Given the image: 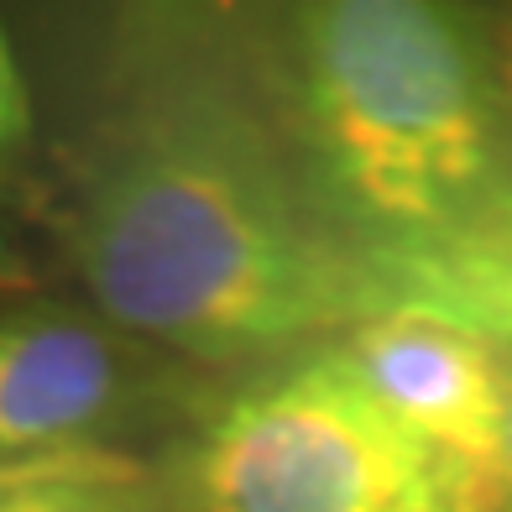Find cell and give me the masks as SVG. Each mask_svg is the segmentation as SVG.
Segmentation results:
<instances>
[{
	"mask_svg": "<svg viewBox=\"0 0 512 512\" xmlns=\"http://www.w3.org/2000/svg\"><path fill=\"white\" fill-rule=\"evenodd\" d=\"M492 497H497V512H512V366H507V403H502V445H497V465H492Z\"/></svg>",
	"mask_w": 512,
	"mask_h": 512,
	"instance_id": "obj_9",
	"label": "cell"
},
{
	"mask_svg": "<svg viewBox=\"0 0 512 512\" xmlns=\"http://www.w3.org/2000/svg\"><path fill=\"white\" fill-rule=\"evenodd\" d=\"M0 512H183L162 465L131 450H84L0 465Z\"/></svg>",
	"mask_w": 512,
	"mask_h": 512,
	"instance_id": "obj_6",
	"label": "cell"
},
{
	"mask_svg": "<svg viewBox=\"0 0 512 512\" xmlns=\"http://www.w3.org/2000/svg\"><path fill=\"white\" fill-rule=\"evenodd\" d=\"M32 136V95H27V79H21V63L6 27H0V183H6L11 162L21 157Z\"/></svg>",
	"mask_w": 512,
	"mask_h": 512,
	"instance_id": "obj_7",
	"label": "cell"
},
{
	"mask_svg": "<svg viewBox=\"0 0 512 512\" xmlns=\"http://www.w3.org/2000/svg\"><path fill=\"white\" fill-rule=\"evenodd\" d=\"M382 413L492 481L512 351L434 309H382L319 345Z\"/></svg>",
	"mask_w": 512,
	"mask_h": 512,
	"instance_id": "obj_5",
	"label": "cell"
},
{
	"mask_svg": "<svg viewBox=\"0 0 512 512\" xmlns=\"http://www.w3.org/2000/svg\"><path fill=\"white\" fill-rule=\"evenodd\" d=\"M330 236L445 314L512 262V53L492 11L309 0L246 58Z\"/></svg>",
	"mask_w": 512,
	"mask_h": 512,
	"instance_id": "obj_2",
	"label": "cell"
},
{
	"mask_svg": "<svg viewBox=\"0 0 512 512\" xmlns=\"http://www.w3.org/2000/svg\"><path fill=\"white\" fill-rule=\"evenodd\" d=\"M220 387L215 371L126 335L89 304L27 298L0 309V465L183 434Z\"/></svg>",
	"mask_w": 512,
	"mask_h": 512,
	"instance_id": "obj_4",
	"label": "cell"
},
{
	"mask_svg": "<svg viewBox=\"0 0 512 512\" xmlns=\"http://www.w3.org/2000/svg\"><path fill=\"white\" fill-rule=\"evenodd\" d=\"M58 236L89 309L199 371H256L398 309L309 204L246 63L142 68L79 142Z\"/></svg>",
	"mask_w": 512,
	"mask_h": 512,
	"instance_id": "obj_1",
	"label": "cell"
},
{
	"mask_svg": "<svg viewBox=\"0 0 512 512\" xmlns=\"http://www.w3.org/2000/svg\"><path fill=\"white\" fill-rule=\"evenodd\" d=\"M445 314L460 319V324H471V330H486L502 345H512V262L502 272H492L486 283H476L471 293H460Z\"/></svg>",
	"mask_w": 512,
	"mask_h": 512,
	"instance_id": "obj_8",
	"label": "cell"
},
{
	"mask_svg": "<svg viewBox=\"0 0 512 512\" xmlns=\"http://www.w3.org/2000/svg\"><path fill=\"white\" fill-rule=\"evenodd\" d=\"M162 471L183 512H497L492 481L408 434L324 351L225 382Z\"/></svg>",
	"mask_w": 512,
	"mask_h": 512,
	"instance_id": "obj_3",
	"label": "cell"
}]
</instances>
